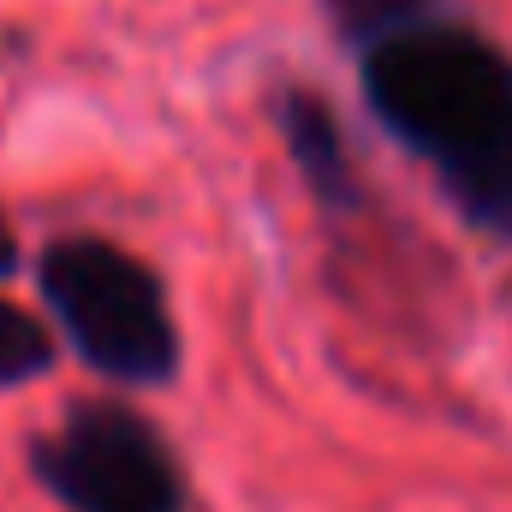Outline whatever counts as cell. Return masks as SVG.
Instances as JSON below:
<instances>
[{
  "label": "cell",
  "instance_id": "3957f363",
  "mask_svg": "<svg viewBox=\"0 0 512 512\" xmlns=\"http://www.w3.org/2000/svg\"><path fill=\"white\" fill-rule=\"evenodd\" d=\"M30 483L66 512H191V483L161 435L131 399H72L48 429L24 441Z\"/></svg>",
  "mask_w": 512,
  "mask_h": 512
},
{
  "label": "cell",
  "instance_id": "7a4b0ae2",
  "mask_svg": "<svg viewBox=\"0 0 512 512\" xmlns=\"http://www.w3.org/2000/svg\"><path fill=\"white\" fill-rule=\"evenodd\" d=\"M42 322L108 387L155 393L179 382L185 334L161 268L108 233H54L36 251Z\"/></svg>",
  "mask_w": 512,
  "mask_h": 512
},
{
  "label": "cell",
  "instance_id": "277c9868",
  "mask_svg": "<svg viewBox=\"0 0 512 512\" xmlns=\"http://www.w3.org/2000/svg\"><path fill=\"white\" fill-rule=\"evenodd\" d=\"M274 131H280V149H286V161L298 173V191L316 203V215L346 221V215L370 209L358 155L346 143V120L316 84H286L274 96Z\"/></svg>",
  "mask_w": 512,
  "mask_h": 512
},
{
  "label": "cell",
  "instance_id": "5b68a950",
  "mask_svg": "<svg viewBox=\"0 0 512 512\" xmlns=\"http://www.w3.org/2000/svg\"><path fill=\"white\" fill-rule=\"evenodd\" d=\"M54 364H60L54 328L36 310H24L18 298L0 292V393H18V387L54 376Z\"/></svg>",
  "mask_w": 512,
  "mask_h": 512
},
{
  "label": "cell",
  "instance_id": "8992f818",
  "mask_svg": "<svg viewBox=\"0 0 512 512\" xmlns=\"http://www.w3.org/2000/svg\"><path fill=\"white\" fill-rule=\"evenodd\" d=\"M18 268H24V245H18V233L0 209V280H18Z\"/></svg>",
  "mask_w": 512,
  "mask_h": 512
},
{
  "label": "cell",
  "instance_id": "6da1fadb",
  "mask_svg": "<svg viewBox=\"0 0 512 512\" xmlns=\"http://www.w3.org/2000/svg\"><path fill=\"white\" fill-rule=\"evenodd\" d=\"M358 72L364 114L447 209L512 245V48L465 0H316Z\"/></svg>",
  "mask_w": 512,
  "mask_h": 512
}]
</instances>
